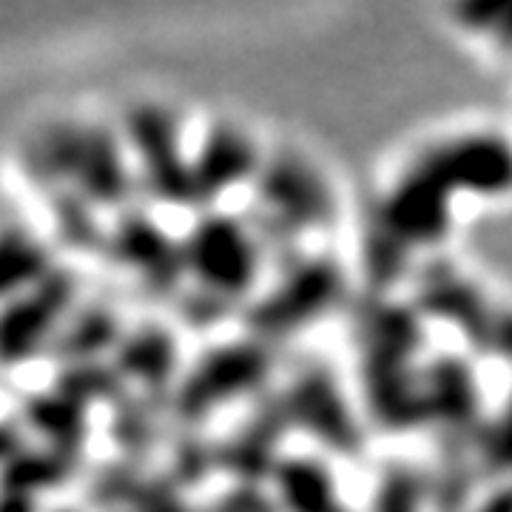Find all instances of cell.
Masks as SVG:
<instances>
[{
  "label": "cell",
  "mask_w": 512,
  "mask_h": 512,
  "mask_svg": "<svg viewBox=\"0 0 512 512\" xmlns=\"http://www.w3.org/2000/svg\"><path fill=\"white\" fill-rule=\"evenodd\" d=\"M114 370L120 379H137L154 396L171 402V379L177 370V342L163 325H143L120 339Z\"/></svg>",
  "instance_id": "e0dca14e"
},
{
  "label": "cell",
  "mask_w": 512,
  "mask_h": 512,
  "mask_svg": "<svg viewBox=\"0 0 512 512\" xmlns=\"http://www.w3.org/2000/svg\"><path fill=\"white\" fill-rule=\"evenodd\" d=\"M453 217L456 200L419 160H413L376 202L370 222L404 254L413 256L419 248H436L450 237Z\"/></svg>",
  "instance_id": "52a82bcc"
},
{
  "label": "cell",
  "mask_w": 512,
  "mask_h": 512,
  "mask_svg": "<svg viewBox=\"0 0 512 512\" xmlns=\"http://www.w3.org/2000/svg\"><path fill=\"white\" fill-rule=\"evenodd\" d=\"M467 512H512V481L493 484V490L481 501H473Z\"/></svg>",
  "instance_id": "83f0119b"
},
{
  "label": "cell",
  "mask_w": 512,
  "mask_h": 512,
  "mask_svg": "<svg viewBox=\"0 0 512 512\" xmlns=\"http://www.w3.org/2000/svg\"><path fill=\"white\" fill-rule=\"evenodd\" d=\"M476 470L478 476H490L493 484L512 481V399L484 419L476 444Z\"/></svg>",
  "instance_id": "603a6c76"
},
{
  "label": "cell",
  "mask_w": 512,
  "mask_h": 512,
  "mask_svg": "<svg viewBox=\"0 0 512 512\" xmlns=\"http://www.w3.org/2000/svg\"><path fill=\"white\" fill-rule=\"evenodd\" d=\"M0 512H35V504L26 495L0 493Z\"/></svg>",
  "instance_id": "4dcf8cb0"
},
{
  "label": "cell",
  "mask_w": 512,
  "mask_h": 512,
  "mask_svg": "<svg viewBox=\"0 0 512 512\" xmlns=\"http://www.w3.org/2000/svg\"><path fill=\"white\" fill-rule=\"evenodd\" d=\"M80 456H69L52 447L43 450H20L0 470V493L26 495L32 498L37 490H52L66 484L77 470Z\"/></svg>",
  "instance_id": "ffe728a7"
},
{
  "label": "cell",
  "mask_w": 512,
  "mask_h": 512,
  "mask_svg": "<svg viewBox=\"0 0 512 512\" xmlns=\"http://www.w3.org/2000/svg\"><path fill=\"white\" fill-rule=\"evenodd\" d=\"M447 194L473 200L512 197V140L498 131H461L427 146L416 157Z\"/></svg>",
  "instance_id": "ba28073f"
},
{
  "label": "cell",
  "mask_w": 512,
  "mask_h": 512,
  "mask_svg": "<svg viewBox=\"0 0 512 512\" xmlns=\"http://www.w3.org/2000/svg\"><path fill=\"white\" fill-rule=\"evenodd\" d=\"M453 15L461 29L493 40L501 55L512 57V3H464Z\"/></svg>",
  "instance_id": "d4e9b609"
},
{
  "label": "cell",
  "mask_w": 512,
  "mask_h": 512,
  "mask_svg": "<svg viewBox=\"0 0 512 512\" xmlns=\"http://www.w3.org/2000/svg\"><path fill=\"white\" fill-rule=\"evenodd\" d=\"M146 188L163 202H191V160L185 157L177 117L160 106H137L126 120Z\"/></svg>",
  "instance_id": "8fae6325"
},
{
  "label": "cell",
  "mask_w": 512,
  "mask_h": 512,
  "mask_svg": "<svg viewBox=\"0 0 512 512\" xmlns=\"http://www.w3.org/2000/svg\"><path fill=\"white\" fill-rule=\"evenodd\" d=\"M120 339L123 336H120L117 313L106 305H89L57 330L49 353L60 359L63 367L86 365V362H94L100 350L111 348Z\"/></svg>",
  "instance_id": "d6986e66"
},
{
  "label": "cell",
  "mask_w": 512,
  "mask_h": 512,
  "mask_svg": "<svg viewBox=\"0 0 512 512\" xmlns=\"http://www.w3.org/2000/svg\"><path fill=\"white\" fill-rule=\"evenodd\" d=\"M356 345L370 419L387 433L421 427V313L379 293L356 316Z\"/></svg>",
  "instance_id": "6da1fadb"
},
{
  "label": "cell",
  "mask_w": 512,
  "mask_h": 512,
  "mask_svg": "<svg viewBox=\"0 0 512 512\" xmlns=\"http://www.w3.org/2000/svg\"><path fill=\"white\" fill-rule=\"evenodd\" d=\"M109 254L120 265L137 271L148 291L154 293L177 291L185 274L183 248L140 211H131L117 222L109 239Z\"/></svg>",
  "instance_id": "4fadbf2b"
},
{
  "label": "cell",
  "mask_w": 512,
  "mask_h": 512,
  "mask_svg": "<svg viewBox=\"0 0 512 512\" xmlns=\"http://www.w3.org/2000/svg\"><path fill=\"white\" fill-rule=\"evenodd\" d=\"M274 362V345H265L251 336L208 350L171 393L168 404L174 410V419L183 427H197L222 404L259 393L274 373Z\"/></svg>",
  "instance_id": "277c9868"
},
{
  "label": "cell",
  "mask_w": 512,
  "mask_h": 512,
  "mask_svg": "<svg viewBox=\"0 0 512 512\" xmlns=\"http://www.w3.org/2000/svg\"><path fill=\"white\" fill-rule=\"evenodd\" d=\"M60 512H74V510H60Z\"/></svg>",
  "instance_id": "1f68e13d"
},
{
  "label": "cell",
  "mask_w": 512,
  "mask_h": 512,
  "mask_svg": "<svg viewBox=\"0 0 512 512\" xmlns=\"http://www.w3.org/2000/svg\"><path fill=\"white\" fill-rule=\"evenodd\" d=\"M205 512H279V507L271 495L262 493L259 484H237L220 498H214Z\"/></svg>",
  "instance_id": "4316f807"
},
{
  "label": "cell",
  "mask_w": 512,
  "mask_h": 512,
  "mask_svg": "<svg viewBox=\"0 0 512 512\" xmlns=\"http://www.w3.org/2000/svg\"><path fill=\"white\" fill-rule=\"evenodd\" d=\"M256 180L262 214L285 225L296 237L311 228H325L336 217L330 185L299 154L282 151L271 160H262Z\"/></svg>",
  "instance_id": "30bf717a"
},
{
  "label": "cell",
  "mask_w": 512,
  "mask_h": 512,
  "mask_svg": "<svg viewBox=\"0 0 512 512\" xmlns=\"http://www.w3.org/2000/svg\"><path fill=\"white\" fill-rule=\"evenodd\" d=\"M291 430H305L316 444L345 458H359L365 450V427L356 419L353 404L333 370L322 362H305L293 370L279 390Z\"/></svg>",
  "instance_id": "8992f818"
},
{
  "label": "cell",
  "mask_w": 512,
  "mask_h": 512,
  "mask_svg": "<svg viewBox=\"0 0 512 512\" xmlns=\"http://www.w3.org/2000/svg\"><path fill=\"white\" fill-rule=\"evenodd\" d=\"M29 163L43 180H74L77 194L97 205H123L131 191L120 143L106 126L55 123L43 128Z\"/></svg>",
  "instance_id": "7a4b0ae2"
},
{
  "label": "cell",
  "mask_w": 512,
  "mask_h": 512,
  "mask_svg": "<svg viewBox=\"0 0 512 512\" xmlns=\"http://www.w3.org/2000/svg\"><path fill=\"white\" fill-rule=\"evenodd\" d=\"M114 407L117 410L111 419V436L120 444V450L128 453L126 458H143L151 453L157 439V424H154L157 410H151V404L123 399V396L114 402Z\"/></svg>",
  "instance_id": "cb8c5ba5"
},
{
  "label": "cell",
  "mask_w": 512,
  "mask_h": 512,
  "mask_svg": "<svg viewBox=\"0 0 512 512\" xmlns=\"http://www.w3.org/2000/svg\"><path fill=\"white\" fill-rule=\"evenodd\" d=\"M348 291L345 271L336 259L311 256V259H293L285 265L271 291L254 299L242 319L251 339L265 345H279L293 333L322 319L330 308L342 302Z\"/></svg>",
  "instance_id": "3957f363"
},
{
  "label": "cell",
  "mask_w": 512,
  "mask_h": 512,
  "mask_svg": "<svg viewBox=\"0 0 512 512\" xmlns=\"http://www.w3.org/2000/svg\"><path fill=\"white\" fill-rule=\"evenodd\" d=\"M77 296L72 271L52 268L37 285L0 308V367H18L52 345Z\"/></svg>",
  "instance_id": "9c48e42d"
},
{
  "label": "cell",
  "mask_w": 512,
  "mask_h": 512,
  "mask_svg": "<svg viewBox=\"0 0 512 512\" xmlns=\"http://www.w3.org/2000/svg\"><path fill=\"white\" fill-rule=\"evenodd\" d=\"M20 413L26 424L37 430L46 447L83 456V444L89 436V421H86V404L74 402L72 396L52 390V393H32L20 404Z\"/></svg>",
  "instance_id": "ac0fdd59"
},
{
  "label": "cell",
  "mask_w": 512,
  "mask_h": 512,
  "mask_svg": "<svg viewBox=\"0 0 512 512\" xmlns=\"http://www.w3.org/2000/svg\"><path fill=\"white\" fill-rule=\"evenodd\" d=\"M419 313L441 316V322L456 325L473 345L490 353L498 311L487 302V296L478 291L470 279L450 271V268H430L424 276V288L419 291Z\"/></svg>",
  "instance_id": "9a60e30c"
},
{
  "label": "cell",
  "mask_w": 512,
  "mask_h": 512,
  "mask_svg": "<svg viewBox=\"0 0 512 512\" xmlns=\"http://www.w3.org/2000/svg\"><path fill=\"white\" fill-rule=\"evenodd\" d=\"M259 151L242 128L231 123L211 126L197 157L191 160V202L208 205L222 197L228 188L256 177Z\"/></svg>",
  "instance_id": "5bb4252c"
},
{
  "label": "cell",
  "mask_w": 512,
  "mask_h": 512,
  "mask_svg": "<svg viewBox=\"0 0 512 512\" xmlns=\"http://www.w3.org/2000/svg\"><path fill=\"white\" fill-rule=\"evenodd\" d=\"M23 450V436L12 421H0V461L6 464L9 458Z\"/></svg>",
  "instance_id": "f546056e"
},
{
  "label": "cell",
  "mask_w": 512,
  "mask_h": 512,
  "mask_svg": "<svg viewBox=\"0 0 512 512\" xmlns=\"http://www.w3.org/2000/svg\"><path fill=\"white\" fill-rule=\"evenodd\" d=\"M55 217L60 220V234L69 245L77 248H94L103 245V234L97 228L92 214V202L80 194H57Z\"/></svg>",
  "instance_id": "484cf974"
},
{
  "label": "cell",
  "mask_w": 512,
  "mask_h": 512,
  "mask_svg": "<svg viewBox=\"0 0 512 512\" xmlns=\"http://www.w3.org/2000/svg\"><path fill=\"white\" fill-rule=\"evenodd\" d=\"M183 248V265L197 279L200 291L234 302L254 291L262 271V248L256 234L237 217L208 211L191 225Z\"/></svg>",
  "instance_id": "5b68a950"
},
{
  "label": "cell",
  "mask_w": 512,
  "mask_h": 512,
  "mask_svg": "<svg viewBox=\"0 0 512 512\" xmlns=\"http://www.w3.org/2000/svg\"><path fill=\"white\" fill-rule=\"evenodd\" d=\"M52 271L46 245L23 228L0 231V299H12Z\"/></svg>",
  "instance_id": "44dd1931"
},
{
  "label": "cell",
  "mask_w": 512,
  "mask_h": 512,
  "mask_svg": "<svg viewBox=\"0 0 512 512\" xmlns=\"http://www.w3.org/2000/svg\"><path fill=\"white\" fill-rule=\"evenodd\" d=\"M291 430L285 407L276 393H265V399L251 410V416L237 427V433L222 441L214 450V464L237 476L239 484H259L262 476L271 478L279 461V444Z\"/></svg>",
  "instance_id": "7c38bea8"
},
{
  "label": "cell",
  "mask_w": 512,
  "mask_h": 512,
  "mask_svg": "<svg viewBox=\"0 0 512 512\" xmlns=\"http://www.w3.org/2000/svg\"><path fill=\"white\" fill-rule=\"evenodd\" d=\"M274 501L279 512H350L345 495L322 458L282 456L276 461Z\"/></svg>",
  "instance_id": "2e32d148"
},
{
  "label": "cell",
  "mask_w": 512,
  "mask_h": 512,
  "mask_svg": "<svg viewBox=\"0 0 512 512\" xmlns=\"http://www.w3.org/2000/svg\"><path fill=\"white\" fill-rule=\"evenodd\" d=\"M430 507V490L427 476L413 470L410 464H387L373 487L370 512H427Z\"/></svg>",
  "instance_id": "7402d4cb"
},
{
  "label": "cell",
  "mask_w": 512,
  "mask_h": 512,
  "mask_svg": "<svg viewBox=\"0 0 512 512\" xmlns=\"http://www.w3.org/2000/svg\"><path fill=\"white\" fill-rule=\"evenodd\" d=\"M490 353L507 356L512 362V311H498L493 336H490Z\"/></svg>",
  "instance_id": "f1b7e54d"
}]
</instances>
